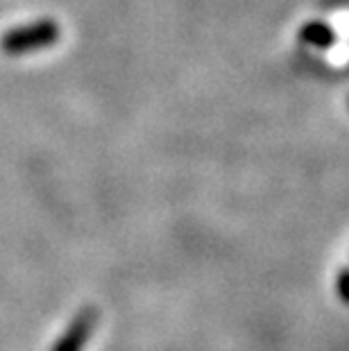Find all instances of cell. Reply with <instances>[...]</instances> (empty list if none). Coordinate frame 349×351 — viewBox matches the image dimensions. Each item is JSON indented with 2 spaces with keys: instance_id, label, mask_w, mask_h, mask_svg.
<instances>
[{
  "instance_id": "5b68a950",
  "label": "cell",
  "mask_w": 349,
  "mask_h": 351,
  "mask_svg": "<svg viewBox=\"0 0 349 351\" xmlns=\"http://www.w3.org/2000/svg\"><path fill=\"white\" fill-rule=\"evenodd\" d=\"M347 104H349V102H347Z\"/></svg>"
},
{
  "instance_id": "6da1fadb",
  "label": "cell",
  "mask_w": 349,
  "mask_h": 351,
  "mask_svg": "<svg viewBox=\"0 0 349 351\" xmlns=\"http://www.w3.org/2000/svg\"><path fill=\"white\" fill-rule=\"evenodd\" d=\"M59 36H62V27H59L57 21L39 19L32 21V23L7 29L0 36V48L7 57H23L55 46Z\"/></svg>"
},
{
  "instance_id": "277c9868",
  "label": "cell",
  "mask_w": 349,
  "mask_h": 351,
  "mask_svg": "<svg viewBox=\"0 0 349 351\" xmlns=\"http://www.w3.org/2000/svg\"><path fill=\"white\" fill-rule=\"evenodd\" d=\"M336 293L345 304H349V270H343L336 279Z\"/></svg>"
},
{
  "instance_id": "3957f363",
  "label": "cell",
  "mask_w": 349,
  "mask_h": 351,
  "mask_svg": "<svg viewBox=\"0 0 349 351\" xmlns=\"http://www.w3.org/2000/svg\"><path fill=\"white\" fill-rule=\"evenodd\" d=\"M302 39L313 43V46L326 48L333 43V29L326 27L324 23H309L306 27L302 29Z\"/></svg>"
},
{
  "instance_id": "7a4b0ae2",
  "label": "cell",
  "mask_w": 349,
  "mask_h": 351,
  "mask_svg": "<svg viewBox=\"0 0 349 351\" xmlns=\"http://www.w3.org/2000/svg\"><path fill=\"white\" fill-rule=\"evenodd\" d=\"M95 326H98V311L93 306H86L82 308L73 322L69 324V328L59 335V340L55 342V347L50 351H82L86 347L88 338L93 335Z\"/></svg>"
}]
</instances>
